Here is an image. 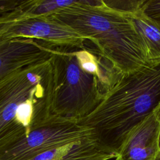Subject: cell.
Instances as JSON below:
<instances>
[{"instance_id":"obj_1","label":"cell","mask_w":160,"mask_h":160,"mask_svg":"<svg viewBox=\"0 0 160 160\" xmlns=\"http://www.w3.org/2000/svg\"><path fill=\"white\" fill-rule=\"evenodd\" d=\"M90 44L83 48L53 49L52 115L79 122L95 109L123 76Z\"/></svg>"},{"instance_id":"obj_2","label":"cell","mask_w":160,"mask_h":160,"mask_svg":"<svg viewBox=\"0 0 160 160\" xmlns=\"http://www.w3.org/2000/svg\"><path fill=\"white\" fill-rule=\"evenodd\" d=\"M52 16L85 38L122 75L155 65L129 15L104 1L78 0Z\"/></svg>"},{"instance_id":"obj_3","label":"cell","mask_w":160,"mask_h":160,"mask_svg":"<svg viewBox=\"0 0 160 160\" xmlns=\"http://www.w3.org/2000/svg\"><path fill=\"white\" fill-rule=\"evenodd\" d=\"M160 103V63L123 75L100 104L78 123L118 156L129 134Z\"/></svg>"},{"instance_id":"obj_4","label":"cell","mask_w":160,"mask_h":160,"mask_svg":"<svg viewBox=\"0 0 160 160\" xmlns=\"http://www.w3.org/2000/svg\"><path fill=\"white\" fill-rule=\"evenodd\" d=\"M51 58L0 78V154L52 116Z\"/></svg>"},{"instance_id":"obj_5","label":"cell","mask_w":160,"mask_h":160,"mask_svg":"<svg viewBox=\"0 0 160 160\" xmlns=\"http://www.w3.org/2000/svg\"><path fill=\"white\" fill-rule=\"evenodd\" d=\"M95 136L78 121L52 115L41 126L0 154V160H31L49 150Z\"/></svg>"},{"instance_id":"obj_6","label":"cell","mask_w":160,"mask_h":160,"mask_svg":"<svg viewBox=\"0 0 160 160\" xmlns=\"http://www.w3.org/2000/svg\"><path fill=\"white\" fill-rule=\"evenodd\" d=\"M18 38L42 41L56 48H83L88 41L50 16L0 24V39Z\"/></svg>"},{"instance_id":"obj_7","label":"cell","mask_w":160,"mask_h":160,"mask_svg":"<svg viewBox=\"0 0 160 160\" xmlns=\"http://www.w3.org/2000/svg\"><path fill=\"white\" fill-rule=\"evenodd\" d=\"M54 48L42 41L25 38L0 39V78L49 59Z\"/></svg>"},{"instance_id":"obj_8","label":"cell","mask_w":160,"mask_h":160,"mask_svg":"<svg viewBox=\"0 0 160 160\" xmlns=\"http://www.w3.org/2000/svg\"><path fill=\"white\" fill-rule=\"evenodd\" d=\"M159 128L152 112L129 134L116 158L118 160H156L159 153Z\"/></svg>"},{"instance_id":"obj_9","label":"cell","mask_w":160,"mask_h":160,"mask_svg":"<svg viewBox=\"0 0 160 160\" xmlns=\"http://www.w3.org/2000/svg\"><path fill=\"white\" fill-rule=\"evenodd\" d=\"M116 157L92 136L49 150L31 160H109Z\"/></svg>"},{"instance_id":"obj_10","label":"cell","mask_w":160,"mask_h":160,"mask_svg":"<svg viewBox=\"0 0 160 160\" xmlns=\"http://www.w3.org/2000/svg\"><path fill=\"white\" fill-rule=\"evenodd\" d=\"M76 1L22 0L12 11L0 16V24L39 16H49L63 8L74 4Z\"/></svg>"},{"instance_id":"obj_11","label":"cell","mask_w":160,"mask_h":160,"mask_svg":"<svg viewBox=\"0 0 160 160\" xmlns=\"http://www.w3.org/2000/svg\"><path fill=\"white\" fill-rule=\"evenodd\" d=\"M129 16L146 46L151 62L160 63V22L147 17L141 10Z\"/></svg>"},{"instance_id":"obj_12","label":"cell","mask_w":160,"mask_h":160,"mask_svg":"<svg viewBox=\"0 0 160 160\" xmlns=\"http://www.w3.org/2000/svg\"><path fill=\"white\" fill-rule=\"evenodd\" d=\"M145 0H105L104 4L118 12L132 14L141 10Z\"/></svg>"},{"instance_id":"obj_13","label":"cell","mask_w":160,"mask_h":160,"mask_svg":"<svg viewBox=\"0 0 160 160\" xmlns=\"http://www.w3.org/2000/svg\"><path fill=\"white\" fill-rule=\"evenodd\" d=\"M141 12L147 17L160 22V0H145Z\"/></svg>"},{"instance_id":"obj_14","label":"cell","mask_w":160,"mask_h":160,"mask_svg":"<svg viewBox=\"0 0 160 160\" xmlns=\"http://www.w3.org/2000/svg\"><path fill=\"white\" fill-rule=\"evenodd\" d=\"M22 0H0V16L12 11Z\"/></svg>"},{"instance_id":"obj_15","label":"cell","mask_w":160,"mask_h":160,"mask_svg":"<svg viewBox=\"0 0 160 160\" xmlns=\"http://www.w3.org/2000/svg\"><path fill=\"white\" fill-rule=\"evenodd\" d=\"M154 114L155 115L157 121L159 124V153L157 158L160 159V103L158 104V106L156 108V109L153 111Z\"/></svg>"},{"instance_id":"obj_16","label":"cell","mask_w":160,"mask_h":160,"mask_svg":"<svg viewBox=\"0 0 160 160\" xmlns=\"http://www.w3.org/2000/svg\"><path fill=\"white\" fill-rule=\"evenodd\" d=\"M114 160H118V159L117 158H115V159H114ZM156 160H160V159H159V158H157V159H156Z\"/></svg>"}]
</instances>
